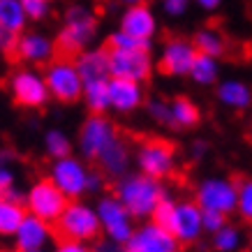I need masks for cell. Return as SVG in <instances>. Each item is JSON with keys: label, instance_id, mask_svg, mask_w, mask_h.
Returning a JSON list of instances; mask_svg holds the SVG:
<instances>
[{"label": "cell", "instance_id": "cell-49", "mask_svg": "<svg viewBox=\"0 0 252 252\" xmlns=\"http://www.w3.org/2000/svg\"><path fill=\"white\" fill-rule=\"evenodd\" d=\"M46 2H49V5H51V2H58V0H46Z\"/></svg>", "mask_w": 252, "mask_h": 252}, {"label": "cell", "instance_id": "cell-48", "mask_svg": "<svg viewBox=\"0 0 252 252\" xmlns=\"http://www.w3.org/2000/svg\"><path fill=\"white\" fill-rule=\"evenodd\" d=\"M0 252H19V250H16V248H14V250H0Z\"/></svg>", "mask_w": 252, "mask_h": 252}, {"label": "cell", "instance_id": "cell-43", "mask_svg": "<svg viewBox=\"0 0 252 252\" xmlns=\"http://www.w3.org/2000/svg\"><path fill=\"white\" fill-rule=\"evenodd\" d=\"M197 7H201V9H206V12H215V9H220V5H222V0H192Z\"/></svg>", "mask_w": 252, "mask_h": 252}, {"label": "cell", "instance_id": "cell-39", "mask_svg": "<svg viewBox=\"0 0 252 252\" xmlns=\"http://www.w3.org/2000/svg\"><path fill=\"white\" fill-rule=\"evenodd\" d=\"M16 35L7 32L2 26H0V54H9V51H14L16 49Z\"/></svg>", "mask_w": 252, "mask_h": 252}, {"label": "cell", "instance_id": "cell-23", "mask_svg": "<svg viewBox=\"0 0 252 252\" xmlns=\"http://www.w3.org/2000/svg\"><path fill=\"white\" fill-rule=\"evenodd\" d=\"M171 107V127L174 130H192L201 123V109L197 107V102L185 95H178L169 102Z\"/></svg>", "mask_w": 252, "mask_h": 252}, {"label": "cell", "instance_id": "cell-24", "mask_svg": "<svg viewBox=\"0 0 252 252\" xmlns=\"http://www.w3.org/2000/svg\"><path fill=\"white\" fill-rule=\"evenodd\" d=\"M84 104L91 116H104L111 111V97H109V79L104 81H91L84 86Z\"/></svg>", "mask_w": 252, "mask_h": 252}, {"label": "cell", "instance_id": "cell-1", "mask_svg": "<svg viewBox=\"0 0 252 252\" xmlns=\"http://www.w3.org/2000/svg\"><path fill=\"white\" fill-rule=\"evenodd\" d=\"M114 194L121 199V204L130 211L134 220H148L158 204L167 197V190L160 181L137 171V174H125L123 178H118Z\"/></svg>", "mask_w": 252, "mask_h": 252}, {"label": "cell", "instance_id": "cell-33", "mask_svg": "<svg viewBox=\"0 0 252 252\" xmlns=\"http://www.w3.org/2000/svg\"><path fill=\"white\" fill-rule=\"evenodd\" d=\"M107 49H121V51H132V49H151V44L139 42V39L130 37L127 32L123 31H114L109 35V46Z\"/></svg>", "mask_w": 252, "mask_h": 252}, {"label": "cell", "instance_id": "cell-12", "mask_svg": "<svg viewBox=\"0 0 252 252\" xmlns=\"http://www.w3.org/2000/svg\"><path fill=\"white\" fill-rule=\"evenodd\" d=\"M155 61L151 49H132V51H121V49H109V72L111 79H127L144 84L153 77Z\"/></svg>", "mask_w": 252, "mask_h": 252}, {"label": "cell", "instance_id": "cell-3", "mask_svg": "<svg viewBox=\"0 0 252 252\" xmlns=\"http://www.w3.org/2000/svg\"><path fill=\"white\" fill-rule=\"evenodd\" d=\"M56 234L63 241H74V243H93L97 241L102 234L99 227V218L95 206L86 204V201H69L65 213L61 215V220L56 222Z\"/></svg>", "mask_w": 252, "mask_h": 252}, {"label": "cell", "instance_id": "cell-16", "mask_svg": "<svg viewBox=\"0 0 252 252\" xmlns=\"http://www.w3.org/2000/svg\"><path fill=\"white\" fill-rule=\"evenodd\" d=\"M134 252H178L181 243L174 238V234L155 222H144L141 227H137L134 236L130 238V243L125 245Z\"/></svg>", "mask_w": 252, "mask_h": 252}, {"label": "cell", "instance_id": "cell-46", "mask_svg": "<svg viewBox=\"0 0 252 252\" xmlns=\"http://www.w3.org/2000/svg\"><path fill=\"white\" fill-rule=\"evenodd\" d=\"M12 160H14V153L9 148H0V167H9Z\"/></svg>", "mask_w": 252, "mask_h": 252}, {"label": "cell", "instance_id": "cell-36", "mask_svg": "<svg viewBox=\"0 0 252 252\" xmlns=\"http://www.w3.org/2000/svg\"><path fill=\"white\" fill-rule=\"evenodd\" d=\"M201 222H204V231H208V234H218L222 227H227V215L215 213V211H204Z\"/></svg>", "mask_w": 252, "mask_h": 252}, {"label": "cell", "instance_id": "cell-35", "mask_svg": "<svg viewBox=\"0 0 252 252\" xmlns=\"http://www.w3.org/2000/svg\"><path fill=\"white\" fill-rule=\"evenodd\" d=\"M21 5L28 21H44L51 14V5L46 0H21Z\"/></svg>", "mask_w": 252, "mask_h": 252}, {"label": "cell", "instance_id": "cell-27", "mask_svg": "<svg viewBox=\"0 0 252 252\" xmlns=\"http://www.w3.org/2000/svg\"><path fill=\"white\" fill-rule=\"evenodd\" d=\"M26 215H28V211H26L23 204H14L9 199L0 197V236L14 238V234L19 231Z\"/></svg>", "mask_w": 252, "mask_h": 252}, {"label": "cell", "instance_id": "cell-19", "mask_svg": "<svg viewBox=\"0 0 252 252\" xmlns=\"http://www.w3.org/2000/svg\"><path fill=\"white\" fill-rule=\"evenodd\" d=\"M109 97H111V111L123 116L134 114L146 104L144 84L127 79H109Z\"/></svg>", "mask_w": 252, "mask_h": 252}, {"label": "cell", "instance_id": "cell-5", "mask_svg": "<svg viewBox=\"0 0 252 252\" xmlns=\"http://www.w3.org/2000/svg\"><path fill=\"white\" fill-rule=\"evenodd\" d=\"M7 91L12 99L23 109H42L51 99L44 72H39L37 67L14 69L7 79Z\"/></svg>", "mask_w": 252, "mask_h": 252}, {"label": "cell", "instance_id": "cell-30", "mask_svg": "<svg viewBox=\"0 0 252 252\" xmlns=\"http://www.w3.org/2000/svg\"><path fill=\"white\" fill-rule=\"evenodd\" d=\"M213 248L218 252H236L241 248V231L236 227H222L218 234H213Z\"/></svg>", "mask_w": 252, "mask_h": 252}, {"label": "cell", "instance_id": "cell-51", "mask_svg": "<svg viewBox=\"0 0 252 252\" xmlns=\"http://www.w3.org/2000/svg\"><path fill=\"white\" fill-rule=\"evenodd\" d=\"M39 252H46V250H39Z\"/></svg>", "mask_w": 252, "mask_h": 252}, {"label": "cell", "instance_id": "cell-40", "mask_svg": "<svg viewBox=\"0 0 252 252\" xmlns=\"http://www.w3.org/2000/svg\"><path fill=\"white\" fill-rule=\"evenodd\" d=\"M54 252H97V250H93L91 245L74 243V241H61V243L56 245Z\"/></svg>", "mask_w": 252, "mask_h": 252}, {"label": "cell", "instance_id": "cell-9", "mask_svg": "<svg viewBox=\"0 0 252 252\" xmlns=\"http://www.w3.org/2000/svg\"><path fill=\"white\" fill-rule=\"evenodd\" d=\"M118 137L116 125L107 116H88L77 132V151L81 160H99V155L107 151Z\"/></svg>", "mask_w": 252, "mask_h": 252}, {"label": "cell", "instance_id": "cell-21", "mask_svg": "<svg viewBox=\"0 0 252 252\" xmlns=\"http://www.w3.org/2000/svg\"><path fill=\"white\" fill-rule=\"evenodd\" d=\"M218 102L222 107L234 109V111H245L252 107V88L241 79H224L215 88Z\"/></svg>", "mask_w": 252, "mask_h": 252}, {"label": "cell", "instance_id": "cell-28", "mask_svg": "<svg viewBox=\"0 0 252 252\" xmlns=\"http://www.w3.org/2000/svg\"><path fill=\"white\" fill-rule=\"evenodd\" d=\"M44 151L46 155L51 158V160H63V158H69V155H74L72 151H74V141H72V137H69L65 130H61V127H51V130L44 132Z\"/></svg>", "mask_w": 252, "mask_h": 252}, {"label": "cell", "instance_id": "cell-14", "mask_svg": "<svg viewBox=\"0 0 252 252\" xmlns=\"http://www.w3.org/2000/svg\"><path fill=\"white\" fill-rule=\"evenodd\" d=\"M56 39L49 37L46 32H23L16 39L14 54L21 58L28 67H39L56 61Z\"/></svg>", "mask_w": 252, "mask_h": 252}, {"label": "cell", "instance_id": "cell-52", "mask_svg": "<svg viewBox=\"0 0 252 252\" xmlns=\"http://www.w3.org/2000/svg\"><path fill=\"white\" fill-rule=\"evenodd\" d=\"M0 197H2V192H0Z\"/></svg>", "mask_w": 252, "mask_h": 252}, {"label": "cell", "instance_id": "cell-10", "mask_svg": "<svg viewBox=\"0 0 252 252\" xmlns=\"http://www.w3.org/2000/svg\"><path fill=\"white\" fill-rule=\"evenodd\" d=\"M194 201L201 211H215L222 215H231L238 206V185L231 178L208 176L194 190Z\"/></svg>", "mask_w": 252, "mask_h": 252}, {"label": "cell", "instance_id": "cell-37", "mask_svg": "<svg viewBox=\"0 0 252 252\" xmlns=\"http://www.w3.org/2000/svg\"><path fill=\"white\" fill-rule=\"evenodd\" d=\"M192 0H162V12L171 19H181L183 14H188Z\"/></svg>", "mask_w": 252, "mask_h": 252}, {"label": "cell", "instance_id": "cell-7", "mask_svg": "<svg viewBox=\"0 0 252 252\" xmlns=\"http://www.w3.org/2000/svg\"><path fill=\"white\" fill-rule=\"evenodd\" d=\"M67 204L69 199L56 188L49 176L37 178L26 192V211L35 215V218H39V220L49 222V224H56L61 220V215L65 213Z\"/></svg>", "mask_w": 252, "mask_h": 252}, {"label": "cell", "instance_id": "cell-29", "mask_svg": "<svg viewBox=\"0 0 252 252\" xmlns=\"http://www.w3.org/2000/svg\"><path fill=\"white\" fill-rule=\"evenodd\" d=\"M190 79L197 86H213L220 84V61L211 56H197V61L190 69Z\"/></svg>", "mask_w": 252, "mask_h": 252}, {"label": "cell", "instance_id": "cell-41", "mask_svg": "<svg viewBox=\"0 0 252 252\" xmlns=\"http://www.w3.org/2000/svg\"><path fill=\"white\" fill-rule=\"evenodd\" d=\"M102 188H104V176L91 169V176H88V194H97V192H102Z\"/></svg>", "mask_w": 252, "mask_h": 252}, {"label": "cell", "instance_id": "cell-44", "mask_svg": "<svg viewBox=\"0 0 252 252\" xmlns=\"http://www.w3.org/2000/svg\"><path fill=\"white\" fill-rule=\"evenodd\" d=\"M5 199H9V201H14V204H23L26 206V194H23L21 190H16V188H12V190H7L5 194H2Z\"/></svg>", "mask_w": 252, "mask_h": 252}, {"label": "cell", "instance_id": "cell-18", "mask_svg": "<svg viewBox=\"0 0 252 252\" xmlns=\"http://www.w3.org/2000/svg\"><path fill=\"white\" fill-rule=\"evenodd\" d=\"M51 238H54V224L28 213L23 218L19 231L14 234V245L19 252H39L46 250Z\"/></svg>", "mask_w": 252, "mask_h": 252}, {"label": "cell", "instance_id": "cell-50", "mask_svg": "<svg viewBox=\"0 0 252 252\" xmlns=\"http://www.w3.org/2000/svg\"><path fill=\"white\" fill-rule=\"evenodd\" d=\"M125 252H134V250H130V248H125Z\"/></svg>", "mask_w": 252, "mask_h": 252}, {"label": "cell", "instance_id": "cell-17", "mask_svg": "<svg viewBox=\"0 0 252 252\" xmlns=\"http://www.w3.org/2000/svg\"><path fill=\"white\" fill-rule=\"evenodd\" d=\"M118 31L127 32L130 37L139 39V42L153 44V37L158 35V16H155V12L146 2L125 7V12L121 14Z\"/></svg>", "mask_w": 252, "mask_h": 252}, {"label": "cell", "instance_id": "cell-32", "mask_svg": "<svg viewBox=\"0 0 252 252\" xmlns=\"http://www.w3.org/2000/svg\"><path fill=\"white\" fill-rule=\"evenodd\" d=\"M146 111H148V116H151L158 125L171 127V107H169L167 99H162V97L148 99V102H146Z\"/></svg>", "mask_w": 252, "mask_h": 252}, {"label": "cell", "instance_id": "cell-11", "mask_svg": "<svg viewBox=\"0 0 252 252\" xmlns=\"http://www.w3.org/2000/svg\"><path fill=\"white\" fill-rule=\"evenodd\" d=\"M88 176H91V169L86 160L77 155L51 162V169H49V178L69 201H79L84 194H88Z\"/></svg>", "mask_w": 252, "mask_h": 252}, {"label": "cell", "instance_id": "cell-45", "mask_svg": "<svg viewBox=\"0 0 252 252\" xmlns=\"http://www.w3.org/2000/svg\"><path fill=\"white\" fill-rule=\"evenodd\" d=\"M97 252H125V245H118V243H111V241H107V243H102L99 248H95Z\"/></svg>", "mask_w": 252, "mask_h": 252}, {"label": "cell", "instance_id": "cell-31", "mask_svg": "<svg viewBox=\"0 0 252 252\" xmlns=\"http://www.w3.org/2000/svg\"><path fill=\"white\" fill-rule=\"evenodd\" d=\"M238 206L236 213L243 218L245 222H252V178H243L238 181Z\"/></svg>", "mask_w": 252, "mask_h": 252}, {"label": "cell", "instance_id": "cell-4", "mask_svg": "<svg viewBox=\"0 0 252 252\" xmlns=\"http://www.w3.org/2000/svg\"><path fill=\"white\" fill-rule=\"evenodd\" d=\"M134 162L139 167V174L162 183L176 171V148L167 139H144L134 153Z\"/></svg>", "mask_w": 252, "mask_h": 252}, {"label": "cell", "instance_id": "cell-22", "mask_svg": "<svg viewBox=\"0 0 252 252\" xmlns=\"http://www.w3.org/2000/svg\"><path fill=\"white\" fill-rule=\"evenodd\" d=\"M130 162H132V155H130V146L125 144L123 139H116L114 144L109 146L104 153L99 155L97 164L102 167V171L111 178H123L125 174H130Z\"/></svg>", "mask_w": 252, "mask_h": 252}, {"label": "cell", "instance_id": "cell-15", "mask_svg": "<svg viewBox=\"0 0 252 252\" xmlns=\"http://www.w3.org/2000/svg\"><path fill=\"white\" fill-rule=\"evenodd\" d=\"M204 211L197 206V201H176L174 218L169 224V231L174 234L178 243H194L204 234Z\"/></svg>", "mask_w": 252, "mask_h": 252}, {"label": "cell", "instance_id": "cell-20", "mask_svg": "<svg viewBox=\"0 0 252 252\" xmlns=\"http://www.w3.org/2000/svg\"><path fill=\"white\" fill-rule=\"evenodd\" d=\"M74 65H77L79 74H81V79H84V84L111 79V72H109V49L107 46H91V49L81 51L79 56H74Z\"/></svg>", "mask_w": 252, "mask_h": 252}, {"label": "cell", "instance_id": "cell-13", "mask_svg": "<svg viewBox=\"0 0 252 252\" xmlns=\"http://www.w3.org/2000/svg\"><path fill=\"white\" fill-rule=\"evenodd\" d=\"M197 49L192 44V39H185V37H171L162 44V51H160V69L162 74L167 77H174V79H181V77H190V69L197 61Z\"/></svg>", "mask_w": 252, "mask_h": 252}, {"label": "cell", "instance_id": "cell-34", "mask_svg": "<svg viewBox=\"0 0 252 252\" xmlns=\"http://www.w3.org/2000/svg\"><path fill=\"white\" fill-rule=\"evenodd\" d=\"M174 208H176V201L167 194V197H164L160 204H158V208L153 211V215H151V222H155V224H160V227L169 229L171 218H174Z\"/></svg>", "mask_w": 252, "mask_h": 252}, {"label": "cell", "instance_id": "cell-2", "mask_svg": "<svg viewBox=\"0 0 252 252\" xmlns=\"http://www.w3.org/2000/svg\"><path fill=\"white\" fill-rule=\"evenodd\" d=\"M97 37V16L95 9L88 7L86 2H72L65 9L63 26L56 35L58 51L67 56H79L81 51L91 49L93 39Z\"/></svg>", "mask_w": 252, "mask_h": 252}, {"label": "cell", "instance_id": "cell-6", "mask_svg": "<svg viewBox=\"0 0 252 252\" xmlns=\"http://www.w3.org/2000/svg\"><path fill=\"white\" fill-rule=\"evenodd\" d=\"M44 79L49 86V93L61 104H74L84 97V79L79 74L74 61L69 58H56L44 69Z\"/></svg>", "mask_w": 252, "mask_h": 252}, {"label": "cell", "instance_id": "cell-8", "mask_svg": "<svg viewBox=\"0 0 252 252\" xmlns=\"http://www.w3.org/2000/svg\"><path fill=\"white\" fill-rule=\"evenodd\" d=\"M95 211H97V218H99V227H102V231L107 234V238L111 243H118V245L130 243V238L134 236L137 227H134V218L121 204V199L116 194H104V197L97 199Z\"/></svg>", "mask_w": 252, "mask_h": 252}, {"label": "cell", "instance_id": "cell-47", "mask_svg": "<svg viewBox=\"0 0 252 252\" xmlns=\"http://www.w3.org/2000/svg\"><path fill=\"white\" fill-rule=\"evenodd\" d=\"M118 2H123L125 7H132V5H141V2H146V0H118Z\"/></svg>", "mask_w": 252, "mask_h": 252}, {"label": "cell", "instance_id": "cell-25", "mask_svg": "<svg viewBox=\"0 0 252 252\" xmlns=\"http://www.w3.org/2000/svg\"><path fill=\"white\" fill-rule=\"evenodd\" d=\"M192 44L197 49V54L201 56H211L215 61H220L224 51H227V39L222 37L220 31H215V28H201V31L194 32V37H192Z\"/></svg>", "mask_w": 252, "mask_h": 252}, {"label": "cell", "instance_id": "cell-42", "mask_svg": "<svg viewBox=\"0 0 252 252\" xmlns=\"http://www.w3.org/2000/svg\"><path fill=\"white\" fill-rule=\"evenodd\" d=\"M206 153H208V144H206V141H194V144L190 146V155L194 158V160H201Z\"/></svg>", "mask_w": 252, "mask_h": 252}, {"label": "cell", "instance_id": "cell-26", "mask_svg": "<svg viewBox=\"0 0 252 252\" xmlns=\"http://www.w3.org/2000/svg\"><path fill=\"white\" fill-rule=\"evenodd\" d=\"M28 16L23 12L21 0H0V26L12 35H23L26 32Z\"/></svg>", "mask_w": 252, "mask_h": 252}, {"label": "cell", "instance_id": "cell-38", "mask_svg": "<svg viewBox=\"0 0 252 252\" xmlns=\"http://www.w3.org/2000/svg\"><path fill=\"white\" fill-rule=\"evenodd\" d=\"M16 188V174L12 167H0V192L5 194L7 190Z\"/></svg>", "mask_w": 252, "mask_h": 252}]
</instances>
